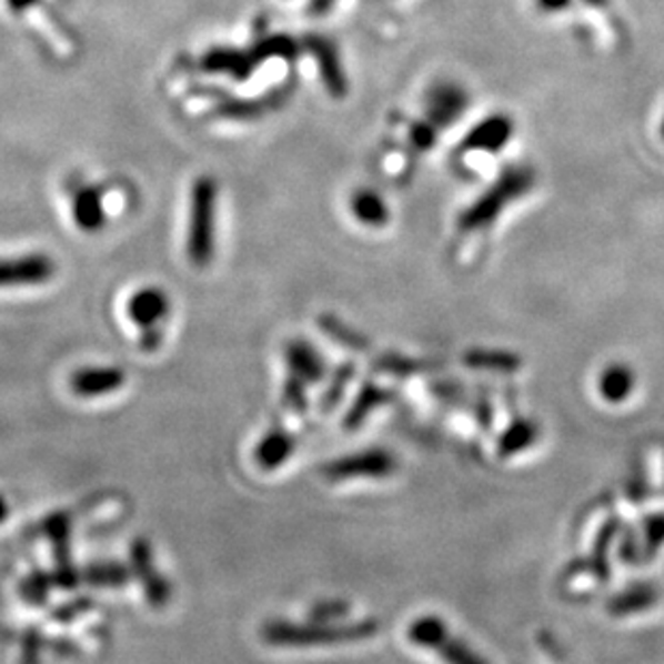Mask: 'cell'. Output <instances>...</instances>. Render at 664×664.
I'll use <instances>...</instances> for the list:
<instances>
[{
  "label": "cell",
  "mask_w": 664,
  "mask_h": 664,
  "mask_svg": "<svg viewBox=\"0 0 664 664\" xmlns=\"http://www.w3.org/2000/svg\"><path fill=\"white\" fill-rule=\"evenodd\" d=\"M535 4L544 13H557V11H562L565 7H570L572 0H535Z\"/></svg>",
  "instance_id": "d6986e66"
},
{
  "label": "cell",
  "mask_w": 664,
  "mask_h": 664,
  "mask_svg": "<svg viewBox=\"0 0 664 664\" xmlns=\"http://www.w3.org/2000/svg\"><path fill=\"white\" fill-rule=\"evenodd\" d=\"M215 207L218 185L211 177H199L192 188L190 229H188V259L192 265L207 266L215 252Z\"/></svg>",
  "instance_id": "7a4b0ae2"
},
{
  "label": "cell",
  "mask_w": 664,
  "mask_h": 664,
  "mask_svg": "<svg viewBox=\"0 0 664 664\" xmlns=\"http://www.w3.org/2000/svg\"><path fill=\"white\" fill-rule=\"evenodd\" d=\"M535 174L530 167H507L497 181L475 200L465 213L461 215L463 231H480L491 227L497 220L499 213L514 200L525 197L533 188Z\"/></svg>",
  "instance_id": "6da1fadb"
},
{
  "label": "cell",
  "mask_w": 664,
  "mask_h": 664,
  "mask_svg": "<svg viewBox=\"0 0 664 664\" xmlns=\"http://www.w3.org/2000/svg\"><path fill=\"white\" fill-rule=\"evenodd\" d=\"M512 132H514V123L510 117L493 114L466 133L461 149L473 153H497L499 149H503L510 142Z\"/></svg>",
  "instance_id": "9c48e42d"
},
{
  "label": "cell",
  "mask_w": 664,
  "mask_h": 664,
  "mask_svg": "<svg viewBox=\"0 0 664 664\" xmlns=\"http://www.w3.org/2000/svg\"><path fill=\"white\" fill-rule=\"evenodd\" d=\"M411 636L417 641V643H422V645H431L434 647V652H439L445 661L450 664H486L480 656H475L469 647H466L465 643H459V641H452L450 636H447V631H445V626H443V631H441V626L434 622V620H424V622H420L413 632H411Z\"/></svg>",
  "instance_id": "52a82bcc"
},
{
  "label": "cell",
  "mask_w": 664,
  "mask_h": 664,
  "mask_svg": "<svg viewBox=\"0 0 664 664\" xmlns=\"http://www.w3.org/2000/svg\"><path fill=\"white\" fill-rule=\"evenodd\" d=\"M466 105L469 95L461 84L450 80L436 82L426 95V121L434 128H447L461 119Z\"/></svg>",
  "instance_id": "5b68a950"
},
{
  "label": "cell",
  "mask_w": 664,
  "mask_h": 664,
  "mask_svg": "<svg viewBox=\"0 0 664 664\" xmlns=\"http://www.w3.org/2000/svg\"><path fill=\"white\" fill-rule=\"evenodd\" d=\"M291 91H293V87H280V89H273L254 100L222 101L211 114L215 119H229V121H254V119H261L266 112L280 108L284 101L289 100Z\"/></svg>",
  "instance_id": "ba28073f"
},
{
  "label": "cell",
  "mask_w": 664,
  "mask_h": 664,
  "mask_svg": "<svg viewBox=\"0 0 664 664\" xmlns=\"http://www.w3.org/2000/svg\"><path fill=\"white\" fill-rule=\"evenodd\" d=\"M585 2H587V4H592V7H600V9H602V7H606V2H608V0H585Z\"/></svg>",
  "instance_id": "603a6c76"
},
{
  "label": "cell",
  "mask_w": 664,
  "mask_h": 664,
  "mask_svg": "<svg viewBox=\"0 0 664 664\" xmlns=\"http://www.w3.org/2000/svg\"><path fill=\"white\" fill-rule=\"evenodd\" d=\"M303 46L314 57L328 93L332 98H335V100H342L346 95V91H349V80H346V73H344V67H342V59H340L338 48L333 46L330 39L319 37V34H308L303 39Z\"/></svg>",
  "instance_id": "277c9868"
},
{
  "label": "cell",
  "mask_w": 664,
  "mask_h": 664,
  "mask_svg": "<svg viewBox=\"0 0 664 664\" xmlns=\"http://www.w3.org/2000/svg\"><path fill=\"white\" fill-rule=\"evenodd\" d=\"M436 140V128L429 121H420L411 130V142L417 151H429Z\"/></svg>",
  "instance_id": "ac0fdd59"
},
{
  "label": "cell",
  "mask_w": 664,
  "mask_h": 664,
  "mask_svg": "<svg viewBox=\"0 0 664 664\" xmlns=\"http://www.w3.org/2000/svg\"><path fill=\"white\" fill-rule=\"evenodd\" d=\"M73 222L78 229L87 233H95L105 224V209H103V197L100 188L95 185H78L73 192V204H71Z\"/></svg>",
  "instance_id": "7c38bea8"
},
{
  "label": "cell",
  "mask_w": 664,
  "mask_h": 664,
  "mask_svg": "<svg viewBox=\"0 0 664 664\" xmlns=\"http://www.w3.org/2000/svg\"><path fill=\"white\" fill-rule=\"evenodd\" d=\"M628 385H631V372L624 370V368H611L602 381V390L608 399H624L628 392Z\"/></svg>",
  "instance_id": "e0dca14e"
},
{
  "label": "cell",
  "mask_w": 664,
  "mask_h": 664,
  "mask_svg": "<svg viewBox=\"0 0 664 664\" xmlns=\"http://www.w3.org/2000/svg\"><path fill=\"white\" fill-rule=\"evenodd\" d=\"M9 514V505H7V499L0 497V523L7 519Z\"/></svg>",
  "instance_id": "7402d4cb"
},
{
  "label": "cell",
  "mask_w": 664,
  "mask_h": 664,
  "mask_svg": "<svg viewBox=\"0 0 664 664\" xmlns=\"http://www.w3.org/2000/svg\"><path fill=\"white\" fill-rule=\"evenodd\" d=\"M351 211L358 222L365 227H385L390 222V209L376 192L362 190L351 199Z\"/></svg>",
  "instance_id": "4fadbf2b"
},
{
  "label": "cell",
  "mask_w": 664,
  "mask_h": 664,
  "mask_svg": "<svg viewBox=\"0 0 664 664\" xmlns=\"http://www.w3.org/2000/svg\"><path fill=\"white\" fill-rule=\"evenodd\" d=\"M170 312V300L167 293L158 286H147L133 293L128 301V314L138 328L158 330V325L164 321Z\"/></svg>",
  "instance_id": "30bf717a"
},
{
  "label": "cell",
  "mask_w": 664,
  "mask_h": 664,
  "mask_svg": "<svg viewBox=\"0 0 664 664\" xmlns=\"http://www.w3.org/2000/svg\"><path fill=\"white\" fill-rule=\"evenodd\" d=\"M286 355H289V362L293 365L295 372H300V376H310V379H316L319 374V362H316V353L308 346V344H301V342H293L289 349H286Z\"/></svg>",
  "instance_id": "2e32d148"
},
{
  "label": "cell",
  "mask_w": 664,
  "mask_h": 664,
  "mask_svg": "<svg viewBox=\"0 0 664 664\" xmlns=\"http://www.w3.org/2000/svg\"><path fill=\"white\" fill-rule=\"evenodd\" d=\"M300 43L286 34H271L261 39L252 50V59L256 67L263 66L269 59H284V61H293L300 54Z\"/></svg>",
  "instance_id": "5bb4252c"
},
{
  "label": "cell",
  "mask_w": 664,
  "mask_h": 664,
  "mask_svg": "<svg viewBox=\"0 0 664 664\" xmlns=\"http://www.w3.org/2000/svg\"><path fill=\"white\" fill-rule=\"evenodd\" d=\"M125 385V372L112 365H89L76 370L71 376V390L82 399L108 396Z\"/></svg>",
  "instance_id": "8992f818"
},
{
  "label": "cell",
  "mask_w": 664,
  "mask_h": 664,
  "mask_svg": "<svg viewBox=\"0 0 664 664\" xmlns=\"http://www.w3.org/2000/svg\"><path fill=\"white\" fill-rule=\"evenodd\" d=\"M37 0H7V7L11 9V11H16V13H22V11H27L29 7H33Z\"/></svg>",
  "instance_id": "44dd1931"
},
{
  "label": "cell",
  "mask_w": 664,
  "mask_h": 664,
  "mask_svg": "<svg viewBox=\"0 0 664 664\" xmlns=\"http://www.w3.org/2000/svg\"><path fill=\"white\" fill-rule=\"evenodd\" d=\"M200 69L209 73H227L234 80H248L256 63L250 52L234 50V48H213L200 59Z\"/></svg>",
  "instance_id": "8fae6325"
},
{
  "label": "cell",
  "mask_w": 664,
  "mask_h": 664,
  "mask_svg": "<svg viewBox=\"0 0 664 664\" xmlns=\"http://www.w3.org/2000/svg\"><path fill=\"white\" fill-rule=\"evenodd\" d=\"M57 263L43 252H33L16 259H0V289L39 286L54 278Z\"/></svg>",
  "instance_id": "3957f363"
},
{
  "label": "cell",
  "mask_w": 664,
  "mask_h": 664,
  "mask_svg": "<svg viewBox=\"0 0 664 664\" xmlns=\"http://www.w3.org/2000/svg\"><path fill=\"white\" fill-rule=\"evenodd\" d=\"M661 133H663V140H664V119H663V125H661Z\"/></svg>",
  "instance_id": "cb8c5ba5"
},
{
  "label": "cell",
  "mask_w": 664,
  "mask_h": 664,
  "mask_svg": "<svg viewBox=\"0 0 664 664\" xmlns=\"http://www.w3.org/2000/svg\"><path fill=\"white\" fill-rule=\"evenodd\" d=\"M335 4V0H310V13L312 16H325Z\"/></svg>",
  "instance_id": "ffe728a7"
},
{
  "label": "cell",
  "mask_w": 664,
  "mask_h": 664,
  "mask_svg": "<svg viewBox=\"0 0 664 664\" xmlns=\"http://www.w3.org/2000/svg\"><path fill=\"white\" fill-rule=\"evenodd\" d=\"M293 452V436L282 431H271L256 447V463L263 469L282 465Z\"/></svg>",
  "instance_id": "9a60e30c"
}]
</instances>
